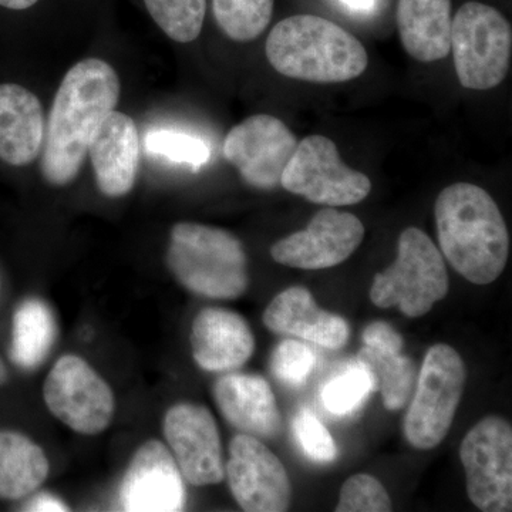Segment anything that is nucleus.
<instances>
[{
  "label": "nucleus",
  "mask_w": 512,
  "mask_h": 512,
  "mask_svg": "<svg viewBox=\"0 0 512 512\" xmlns=\"http://www.w3.org/2000/svg\"><path fill=\"white\" fill-rule=\"evenodd\" d=\"M120 79L106 60H80L63 77L46 123L40 170L47 184L66 187L76 180L101 121L116 110Z\"/></svg>",
  "instance_id": "f257e3e1"
},
{
  "label": "nucleus",
  "mask_w": 512,
  "mask_h": 512,
  "mask_svg": "<svg viewBox=\"0 0 512 512\" xmlns=\"http://www.w3.org/2000/svg\"><path fill=\"white\" fill-rule=\"evenodd\" d=\"M434 215L441 252L458 274L476 285L503 274L510 235L487 191L468 183L448 185L437 197Z\"/></svg>",
  "instance_id": "f03ea898"
},
{
  "label": "nucleus",
  "mask_w": 512,
  "mask_h": 512,
  "mask_svg": "<svg viewBox=\"0 0 512 512\" xmlns=\"http://www.w3.org/2000/svg\"><path fill=\"white\" fill-rule=\"evenodd\" d=\"M266 57L276 72L309 83H343L362 76L365 46L348 30L315 15L279 22L266 39Z\"/></svg>",
  "instance_id": "7ed1b4c3"
},
{
  "label": "nucleus",
  "mask_w": 512,
  "mask_h": 512,
  "mask_svg": "<svg viewBox=\"0 0 512 512\" xmlns=\"http://www.w3.org/2000/svg\"><path fill=\"white\" fill-rule=\"evenodd\" d=\"M167 266L178 284L210 299H238L248 289L244 245L227 229L180 222L171 229Z\"/></svg>",
  "instance_id": "20e7f679"
},
{
  "label": "nucleus",
  "mask_w": 512,
  "mask_h": 512,
  "mask_svg": "<svg viewBox=\"0 0 512 512\" xmlns=\"http://www.w3.org/2000/svg\"><path fill=\"white\" fill-rule=\"evenodd\" d=\"M447 292L443 256L426 232L410 227L400 235L394 264L375 276L370 299L377 308L397 306L404 316L420 318L446 298Z\"/></svg>",
  "instance_id": "39448f33"
},
{
  "label": "nucleus",
  "mask_w": 512,
  "mask_h": 512,
  "mask_svg": "<svg viewBox=\"0 0 512 512\" xmlns=\"http://www.w3.org/2000/svg\"><path fill=\"white\" fill-rule=\"evenodd\" d=\"M451 52L458 82L464 89L500 86L510 70L512 30L507 19L491 6L467 2L451 22Z\"/></svg>",
  "instance_id": "423d86ee"
},
{
  "label": "nucleus",
  "mask_w": 512,
  "mask_h": 512,
  "mask_svg": "<svg viewBox=\"0 0 512 512\" xmlns=\"http://www.w3.org/2000/svg\"><path fill=\"white\" fill-rule=\"evenodd\" d=\"M466 376V365L456 349L443 343L431 346L404 420V434L414 448L431 450L446 439L463 397Z\"/></svg>",
  "instance_id": "0eeeda50"
},
{
  "label": "nucleus",
  "mask_w": 512,
  "mask_h": 512,
  "mask_svg": "<svg viewBox=\"0 0 512 512\" xmlns=\"http://www.w3.org/2000/svg\"><path fill=\"white\" fill-rule=\"evenodd\" d=\"M281 187L326 207L359 204L372 191L369 178L343 163L338 147L325 136L305 137L298 143Z\"/></svg>",
  "instance_id": "6e6552de"
},
{
  "label": "nucleus",
  "mask_w": 512,
  "mask_h": 512,
  "mask_svg": "<svg viewBox=\"0 0 512 512\" xmlns=\"http://www.w3.org/2000/svg\"><path fill=\"white\" fill-rule=\"evenodd\" d=\"M43 397L57 420L83 436L103 433L116 410L109 383L76 355L57 360L46 377Z\"/></svg>",
  "instance_id": "1a4fd4ad"
},
{
  "label": "nucleus",
  "mask_w": 512,
  "mask_h": 512,
  "mask_svg": "<svg viewBox=\"0 0 512 512\" xmlns=\"http://www.w3.org/2000/svg\"><path fill=\"white\" fill-rule=\"evenodd\" d=\"M460 458L471 503L484 512L511 511V424L498 416L478 421L461 443Z\"/></svg>",
  "instance_id": "9d476101"
},
{
  "label": "nucleus",
  "mask_w": 512,
  "mask_h": 512,
  "mask_svg": "<svg viewBox=\"0 0 512 512\" xmlns=\"http://www.w3.org/2000/svg\"><path fill=\"white\" fill-rule=\"evenodd\" d=\"M298 143L284 121L269 114H256L231 128L222 154L249 187L268 191L281 185L282 174Z\"/></svg>",
  "instance_id": "9b49d317"
},
{
  "label": "nucleus",
  "mask_w": 512,
  "mask_h": 512,
  "mask_svg": "<svg viewBox=\"0 0 512 512\" xmlns=\"http://www.w3.org/2000/svg\"><path fill=\"white\" fill-rule=\"evenodd\" d=\"M229 490L247 512H284L291 504V480L284 464L249 434H238L229 444L225 467Z\"/></svg>",
  "instance_id": "f8f14e48"
},
{
  "label": "nucleus",
  "mask_w": 512,
  "mask_h": 512,
  "mask_svg": "<svg viewBox=\"0 0 512 512\" xmlns=\"http://www.w3.org/2000/svg\"><path fill=\"white\" fill-rule=\"evenodd\" d=\"M163 431L175 463L188 483L204 487L224 480L220 431L207 407L175 404L165 413Z\"/></svg>",
  "instance_id": "ddd939ff"
},
{
  "label": "nucleus",
  "mask_w": 512,
  "mask_h": 512,
  "mask_svg": "<svg viewBox=\"0 0 512 512\" xmlns=\"http://www.w3.org/2000/svg\"><path fill=\"white\" fill-rule=\"evenodd\" d=\"M363 238L365 227L356 215L323 208L303 231L275 242L271 256L291 268L328 269L345 262Z\"/></svg>",
  "instance_id": "4468645a"
},
{
  "label": "nucleus",
  "mask_w": 512,
  "mask_h": 512,
  "mask_svg": "<svg viewBox=\"0 0 512 512\" xmlns=\"http://www.w3.org/2000/svg\"><path fill=\"white\" fill-rule=\"evenodd\" d=\"M185 500L184 477L170 448L158 440L138 447L121 481V510L177 512L184 510Z\"/></svg>",
  "instance_id": "2eb2a0df"
},
{
  "label": "nucleus",
  "mask_w": 512,
  "mask_h": 512,
  "mask_svg": "<svg viewBox=\"0 0 512 512\" xmlns=\"http://www.w3.org/2000/svg\"><path fill=\"white\" fill-rule=\"evenodd\" d=\"M87 156L101 194L126 197L136 185L140 170V136L136 123L121 111H111L90 141Z\"/></svg>",
  "instance_id": "dca6fc26"
},
{
  "label": "nucleus",
  "mask_w": 512,
  "mask_h": 512,
  "mask_svg": "<svg viewBox=\"0 0 512 512\" xmlns=\"http://www.w3.org/2000/svg\"><path fill=\"white\" fill-rule=\"evenodd\" d=\"M190 342L195 363L212 373L241 369L255 350L254 333L247 320L217 306L202 309L195 316Z\"/></svg>",
  "instance_id": "f3484780"
},
{
  "label": "nucleus",
  "mask_w": 512,
  "mask_h": 512,
  "mask_svg": "<svg viewBox=\"0 0 512 512\" xmlns=\"http://www.w3.org/2000/svg\"><path fill=\"white\" fill-rule=\"evenodd\" d=\"M266 328L276 335L295 336L328 349H340L349 339V325L342 316L323 311L311 292L292 286L275 296L264 313Z\"/></svg>",
  "instance_id": "a211bd4d"
},
{
  "label": "nucleus",
  "mask_w": 512,
  "mask_h": 512,
  "mask_svg": "<svg viewBox=\"0 0 512 512\" xmlns=\"http://www.w3.org/2000/svg\"><path fill=\"white\" fill-rule=\"evenodd\" d=\"M45 136V111L39 97L20 84H0V160L12 167L35 163Z\"/></svg>",
  "instance_id": "6ab92c4d"
},
{
  "label": "nucleus",
  "mask_w": 512,
  "mask_h": 512,
  "mask_svg": "<svg viewBox=\"0 0 512 512\" xmlns=\"http://www.w3.org/2000/svg\"><path fill=\"white\" fill-rule=\"evenodd\" d=\"M214 399L222 416L244 434L268 439L281 430L275 394L264 377L229 373L215 383Z\"/></svg>",
  "instance_id": "aec40b11"
},
{
  "label": "nucleus",
  "mask_w": 512,
  "mask_h": 512,
  "mask_svg": "<svg viewBox=\"0 0 512 512\" xmlns=\"http://www.w3.org/2000/svg\"><path fill=\"white\" fill-rule=\"evenodd\" d=\"M451 22V0H399L397 5V26L404 50L421 63L448 56Z\"/></svg>",
  "instance_id": "412c9836"
},
{
  "label": "nucleus",
  "mask_w": 512,
  "mask_h": 512,
  "mask_svg": "<svg viewBox=\"0 0 512 512\" xmlns=\"http://www.w3.org/2000/svg\"><path fill=\"white\" fill-rule=\"evenodd\" d=\"M49 471L42 447L16 431H0V498L28 497L45 483Z\"/></svg>",
  "instance_id": "4be33fe9"
},
{
  "label": "nucleus",
  "mask_w": 512,
  "mask_h": 512,
  "mask_svg": "<svg viewBox=\"0 0 512 512\" xmlns=\"http://www.w3.org/2000/svg\"><path fill=\"white\" fill-rule=\"evenodd\" d=\"M56 339L55 316L40 299H28L13 316L10 357L26 370L42 365Z\"/></svg>",
  "instance_id": "5701e85b"
},
{
  "label": "nucleus",
  "mask_w": 512,
  "mask_h": 512,
  "mask_svg": "<svg viewBox=\"0 0 512 512\" xmlns=\"http://www.w3.org/2000/svg\"><path fill=\"white\" fill-rule=\"evenodd\" d=\"M357 360L369 373L373 392L382 393L386 409L399 410L406 406L417 377L416 365L410 357L365 346Z\"/></svg>",
  "instance_id": "b1692460"
},
{
  "label": "nucleus",
  "mask_w": 512,
  "mask_h": 512,
  "mask_svg": "<svg viewBox=\"0 0 512 512\" xmlns=\"http://www.w3.org/2000/svg\"><path fill=\"white\" fill-rule=\"evenodd\" d=\"M275 0H212L222 32L234 42H252L268 28Z\"/></svg>",
  "instance_id": "393cba45"
},
{
  "label": "nucleus",
  "mask_w": 512,
  "mask_h": 512,
  "mask_svg": "<svg viewBox=\"0 0 512 512\" xmlns=\"http://www.w3.org/2000/svg\"><path fill=\"white\" fill-rule=\"evenodd\" d=\"M148 13L165 35L178 43H191L201 35L207 0H144Z\"/></svg>",
  "instance_id": "a878e982"
},
{
  "label": "nucleus",
  "mask_w": 512,
  "mask_h": 512,
  "mask_svg": "<svg viewBox=\"0 0 512 512\" xmlns=\"http://www.w3.org/2000/svg\"><path fill=\"white\" fill-rule=\"evenodd\" d=\"M372 392V379L359 365L329 380L322 389V402L329 413L346 416L356 412Z\"/></svg>",
  "instance_id": "bb28decb"
},
{
  "label": "nucleus",
  "mask_w": 512,
  "mask_h": 512,
  "mask_svg": "<svg viewBox=\"0 0 512 512\" xmlns=\"http://www.w3.org/2000/svg\"><path fill=\"white\" fill-rule=\"evenodd\" d=\"M148 153L198 170L210 161L211 150L201 138L178 131L156 130L146 137Z\"/></svg>",
  "instance_id": "cd10ccee"
},
{
  "label": "nucleus",
  "mask_w": 512,
  "mask_h": 512,
  "mask_svg": "<svg viewBox=\"0 0 512 512\" xmlns=\"http://www.w3.org/2000/svg\"><path fill=\"white\" fill-rule=\"evenodd\" d=\"M338 512H389L392 500L386 488L369 474L350 477L340 490Z\"/></svg>",
  "instance_id": "c85d7f7f"
},
{
  "label": "nucleus",
  "mask_w": 512,
  "mask_h": 512,
  "mask_svg": "<svg viewBox=\"0 0 512 512\" xmlns=\"http://www.w3.org/2000/svg\"><path fill=\"white\" fill-rule=\"evenodd\" d=\"M316 365V355L305 343L286 339L276 346L271 369L276 379L291 386H302Z\"/></svg>",
  "instance_id": "c756f323"
},
{
  "label": "nucleus",
  "mask_w": 512,
  "mask_h": 512,
  "mask_svg": "<svg viewBox=\"0 0 512 512\" xmlns=\"http://www.w3.org/2000/svg\"><path fill=\"white\" fill-rule=\"evenodd\" d=\"M293 433L301 444L303 453L316 463H332L338 457V447L328 429L309 410H302L295 417Z\"/></svg>",
  "instance_id": "7c9ffc66"
},
{
  "label": "nucleus",
  "mask_w": 512,
  "mask_h": 512,
  "mask_svg": "<svg viewBox=\"0 0 512 512\" xmlns=\"http://www.w3.org/2000/svg\"><path fill=\"white\" fill-rule=\"evenodd\" d=\"M365 346L390 353H402V336L386 322H373L363 330Z\"/></svg>",
  "instance_id": "2f4dec72"
},
{
  "label": "nucleus",
  "mask_w": 512,
  "mask_h": 512,
  "mask_svg": "<svg viewBox=\"0 0 512 512\" xmlns=\"http://www.w3.org/2000/svg\"><path fill=\"white\" fill-rule=\"evenodd\" d=\"M25 510L35 512H59L69 511V508H67V505L64 504L60 498L55 497V495L42 493L35 495V497L26 504Z\"/></svg>",
  "instance_id": "473e14b6"
},
{
  "label": "nucleus",
  "mask_w": 512,
  "mask_h": 512,
  "mask_svg": "<svg viewBox=\"0 0 512 512\" xmlns=\"http://www.w3.org/2000/svg\"><path fill=\"white\" fill-rule=\"evenodd\" d=\"M343 5L348 6L349 9L356 10V12H370L375 8V0H340Z\"/></svg>",
  "instance_id": "72a5a7b5"
},
{
  "label": "nucleus",
  "mask_w": 512,
  "mask_h": 512,
  "mask_svg": "<svg viewBox=\"0 0 512 512\" xmlns=\"http://www.w3.org/2000/svg\"><path fill=\"white\" fill-rule=\"evenodd\" d=\"M39 0H0L2 8L10 10H26L35 6Z\"/></svg>",
  "instance_id": "f704fd0d"
},
{
  "label": "nucleus",
  "mask_w": 512,
  "mask_h": 512,
  "mask_svg": "<svg viewBox=\"0 0 512 512\" xmlns=\"http://www.w3.org/2000/svg\"><path fill=\"white\" fill-rule=\"evenodd\" d=\"M6 377H8V372H6L5 363H3L2 359H0V384L6 382Z\"/></svg>",
  "instance_id": "c9c22d12"
}]
</instances>
